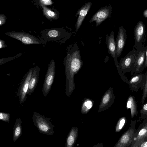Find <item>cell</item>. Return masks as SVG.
Instances as JSON below:
<instances>
[{"instance_id": "6da1fadb", "label": "cell", "mask_w": 147, "mask_h": 147, "mask_svg": "<svg viewBox=\"0 0 147 147\" xmlns=\"http://www.w3.org/2000/svg\"><path fill=\"white\" fill-rule=\"evenodd\" d=\"M67 55L63 61L66 81L73 84L74 77L83 65L81 59L80 53L78 46L74 45L69 49L67 48Z\"/></svg>"}, {"instance_id": "7a4b0ae2", "label": "cell", "mask_w": 147, "mask_h": 147, "mask_svg": "<svg viewBox=\"0 0 147 147\" xmlns=\"http://www.w3.org/2000/svg\"><path fill=\"white\" fill-rule=\"evenodd\" d=\"M32 119L34 125L40 133L47 135H51L54 134V126L50 121V118L46 117L34 111L33 112Z\"/></svg>"}, {"instance_id": "3957f363", "label": "cell", "mask_w": 147, "mask_h": 147, "mask_svg": "<svg viewBox=\"0 0 147 147\" xmlns=\"http://www.w3.org/2000/svg\"><path fill=\"white\" fill-rule=\"evenodd\" d=\"M114 37V33L112 31L111 32L110 35H106V42L107 46L108 52L111 55L114 60L115 64L121 78L124 82L127 84L129 80L127 77L121 71L119 65V63L117 61V57L116 53V44Z\"/></svg>"}, {"instance_id": "277c9868", "label": "cell", "mask_w": 147, "mask_h": 147, "mask_svg": "<svg viewBox=\"0 0 147 147\" xmlns=\"http://www.w3.org/2000/svg\"><path fill=\"white\" fill-rule=\"evenodd\" d=\"M5 34L26 45L42 44L47 42L42 38H39L28 33L22 32L13 31L7 32Z\"/></svg>"}, {"instance_id": "5b68a950", "label": "cell", "mask_w": 147, "mask_h": 147, "mask_svg": "<svg viewBox=\"0 0 147 147\" xmlns=\"http://www.w3.org/2000/svg\"><path fill=\"white\" fill-rule=\"evenodd\" d=\"M41 36L46 42L60 40L68 36V33L63 28L44 30L41 32Z\"/></svg>"}, {"instance_id": "8992f818", "label": "cell", "mask_w": 147, "mask_h": 147, "mask_svg": "<svg viewBox=\"0 0 147 147\" xmlns=\"http://www.w3.org/2000/svg\"><path fill=\"white\" fill-rule=\"evenodd\" d=\"M135 43L134 49L139 50L144 49V45L146 36L145 26L144 22L139 20L134 29Z\"/></svg>"}, {"instance_id": "52a82bcc", "label": "cell", "mask_w": 147, "mask_h": 147, "mask_svg": "<svg viewBox=\"0 0 147 147\" xmlns=\"http://www.w3.org/2000/svg\"><path fill=\"white\" fill-rule=\"evenodd\" d=\"M55 63L53 59L48 64L42 86V92L45 97L47 95L51 89L55 76Z\"/></svg>"}, {"instance_id": "ba28073f", "label": "cell", "mask_w": 147, "mask_h": 147, "mask_svg": "<svg viewBox=\"0 0 147 147\" xmlns=\"http://www.w3.org/2000/svg\"><path fill=\"white\" fill-rule=\"evenodd\" d=\"M138 51L133 49L119 61V65L122 73L130 72L132 70L135 63V56Z\"/></svg>"}, {"instance_id": "9c48e42d", "label": "cell", "mask_w": 147, "mask_h": 147, "mask_svg": "<svg viewBox=\"0 0 147 147\" xmlns=\"http://www.w3.org/2000/svg\"><path fill=\"white\" fill-rule=\"evenodd\" d=\"M33 69V67L30 68L24 76L16 96V97L18 96L20 104L25 102L27 99L26 95Z\"/></svg>"}, {"instance_id": "30bf717a", "label": "cell", "mask_w": 147, "mask_h": 147, "mask_svg": "<svg viewBox=\"0 0 147 147\" xmlns=\"http://www.w3.org/2000/svg\"><path fill=\"white\" fill-rule=\"evenodd\" d=\"M147 139V117L136 130L133 140L130 147H139L144 140Z\"/></svg>"}, {"instance_id": "8fae6325", "label": "cell", "mask_w": 147, "mask_h": 147, "mask_svg": "<svg viewBox=\"0 0 147 147\" xmlns=\"http://www.w3.org/2000/svg\"><path fill=\"white\" fill-rule=\"evenodd\" d=\"M136 123V120L131 121L129 127L121 137L117 146L123 147L130 146L136 130L135 128Z\"/></svg>"}, {"instance_id": "7c38bea8", "label": "cell", "mask_w": 147, "mask_h": 147, "mask_svg": "<svg viewBox=\"0 0 147 147\" xmlns=\"http://www.w3.org/2000/svg\"><path fill=\"white\" fill-rule=\"evenodd\" d=\"M111 11L112 6L111 5L102 7L93 16L89 22H95V26L97 27L107 18L111 16Z\"/></svg>"}, {"instance_id": "4fadbf2b", "label": "cell", "mask_w": 147, "mask_h": 147, "mask_svg": "<svg viewBox=\"0 0 147 147\" xmlns=\"http://www.w3.org/2000/svg\"><path fill=\"white\" fill-rule=\"evenodd\" d=\"M146 51L145 48L138 50L135 56L134 67L130 72L131 76L141 73L145 69Z\"/></svg>"}, {"instance_id": "5bb4252c", "label": "cell", "mask_w": 147, "mask_h": 147, "mask_svg": "<svg viewBox=\"0 0 147 147\" xmlns=\"http://www.w3.org/2000/svg\"><path fill=\"white\" fill-rule=\"evenodd\" d=\"M145 80V73H140L132 75L127 84L131 90L137 92L140 89L143 90Z\"/></svg>"}, {"instance_id": "9a60e30c", "label": "cell", "mask_w": 147, "mask_h": 147, "mask_svg": "<svg viewBox=\"0 0 147 147\" xmlns=\"http://www.w3.org/2000/svg\"><path fill=\"white\" fill-rule=\"evenodd\" d=\"M127 37L126 30L122 26L119 28L115 41L116 46V56L117 58L121 55L125 47Z\"/></svg>"}, {"instance_id": "2e32d148", "label": "cell", "mask_w": 147, "mask_h": 147, "mask_svg": "<svg viewBox=\"0 0 147 147\" xmlns=\"http://www.w3.org/2000/svg\"><path fill=\"white\" fill-rule=\"evenodd\" d=\"M92 5L91 2L85 3L77 11L75 17L79 15L75 26L76 31H77L81 26L84 18L90 10Z\"/></svg>"}, {"instance_id": "e0dca14e", "label": "cell", "mask_w": 147, "mask_h": 147, "mask_svg": "<svg viewBox=\"0 0 147 147\" xmlns=\"http://www.w3.org/2000/svg\"><path fill=\"white\" fill-rule=\"evenodd\" d=\"M40 71V68L36 66L33 67L32 73L31 77L27 92V94L31 95L34 91L38 83Z\"/></svg>"}, {"instance_id": "ac0fdd59", "label": "cell", "mask_w": 147, "mask_h": 147, "mask_svg": "<svg viewBox=\"0 0 147 147\" xmlns=\"http://www.w3.org/2000/svg\"><path fill=\"white\" fill-rule=\"evenodd\" d=\"M126 107L127 109H130L131 117H134L138 115L137 105L134 96L130 95L128 98Z\"/></svg>"}, {"instance_id": "d6986e66", "label": "cell", "mask_w": 147, "mask_h": 147, "mask_svg": "<svg viewBox=\"0 0 147 147\" xmlns=\"http://www.w3.org/2000/svg\"><path fill=\"white\" fill-rule=\"evenodd\" d=\"M22 123L21 119L20 118L17 119L13 127V140L14 142H16L22 135Z\"/></svg>"}, {"instance_id": "ffe728a7", "label": "cell", "mask_w": 147, "mask_h": 147, "mask_svg": "<svg viewBox=\"0 0 147 147\" xmlns=\"http://www.w3.org/2000/svg\"><path fill=\"white\" fill-rule=\"evenodd\" d=\"M41 5L43 9V13L44 15L48 19H57L59 16V14L53 11L50 9L45 7L43 5Z\"/></svg>"}, {"instance_id": "44dd1931", "label": "cell", "mask_w": 147, "mask_h": 147, "mask_svg": "<svg viewBox=\"0 0 147 147\" xmlns=\"http://www.w3.org/2000/svg\"><path fill=\"white\" fill-rule=\"evenodd\" d=\"M145 74L146 75V80L145 84L142 90V94L141 98L142 104L144 103L145 100L146 98L147 94V71Z\"/></svg>"}, {"instance_id": "7402d4cb", "label": "cell", "mask_w": 147, "mask_h": 147, "mask_svg": "<svg viewBox=\"0 0 147 147\" xmlns=\"http://www.w3.org/2000/svg\"><path fill=\"white\" fill-rule=\"evenodd\" d=\"M23 53H20L13 57L7 58H3L0 59V65L3 64L9 61H11L20 56Z\"/></svg>"}, {"instance_id": "603a6c76", "label": "cell", "mask_w": 147, "mask_h": 147, "mask_svg": "<svg viewBox=\"0 0 147 147\" xmlns=\"http://www.w3.org/2000/svg\"><path fill=\"white\" fill-rule=\"evenodd\" d=\"M140 117L142 119L147 117V102L144 103L140 110Z\"/></svg>"}, {"instance_id": "cb8c5ba5", "label": "cell", "mask_w": 147, "mask_h": 147, "mask_svg": "<svg viewBox=\"0 0 147 147\" xmlns=\"http://www.w3.org/2000/svg\"><path fill=\"white\" fill-rule=\"evenodd\" d=\"M0 120L9 123L10 120V114L8 113L3 112L0 113Z\"/></svg>"}, {"instance_id": "d4e9b609", "label": "cell", "mask_w": 147, "mask_h": 147, "mask_svg": "<svg viewBox=\"0 0 147 147\" xmlns=\"http://www.w3.org/2000/svg\"><path fill=\"white\" fill-rule=\"evenodd\" d=\"M126 119L125 117H123L120 119L117 127V131H119L123 128L126 123Z\"/></svg>"}, {"instance_id": "484cf974", "label": "cell", "mask_w": 147, "mask_h": 147, "mask_svg": "<svg viewBox=\"0 0 147 147\" xmlns=\"http://www.w3.org/2000/svg\"><path fill=\"white\" fill-rule=\"evenodd\" d=\"M41 4L45 5H49L53 4V2L51 0H39Z\"/></svg>"}, {"instance_id": "4316f807", "label": "cell", "mask_w": 147, "mask_h": 147, "mask_svg": "<svg viewBox=\"0 0 147 147\" xmlns=\"http://www.w3.org/2000/svg\"><path fill=\"white\" fill-rule=\"evenodd\" d=\"M74 142V139L72 136H69L67 139V142L69 145H71L73 144Z\"/></svg>"}, {"instance_id": "83f0119b", "label": "cell", "mask_w": 147, "mask_h": 147, "mask_svg": "<svg viewBox=\"0 0 147 147\" xmlns=\"http://www.w3.org/2000/svg\"><path fill=\"white\" fill-rule=\"evenodd\" d=\"M6 18L3 15L1 14L0 16V26H1L5 22Z\"/></svg>"}, {"instance_id": "f1b7e54d", "label": "cell", "mask_w": 147, "mask_h": 147, "mask_svg": "<svg viewBox=\"0 0 147 147\" xmlns=\"http://www.w3.org/2000/svg\"><path fill=\"white\" fill-rule=\"evenodd\" d=\"M110 98L109 95V94H106L104 97L103 100L102 102L104 104H106L109 100Z\"/></svg>"}, {"instance_id": "f546056e", "label": "cell", "mask_w": 147, "mask_h": 147, "mask_svg": "<svg viewBox=\"0 0 147 147\" xmlns=\"http://www.w3.org/2000/svg\"><path fill=\"white\" fill-rule=\"evenodd\" d=\"M85 105L88 109H90L92 106V103L90 101H88L85 103Z\"/></svg>"}, {"instance_id": "4dcf8cb0", "label": "cell", "mask_w": 147, "mask_h": 147, "mask_svg": "<svg viewBox=\"0 0 147 147\" xmlns=\"http://www.w3.org/2000/svg\"><path fill=\"white\" fill-rule=\"evenodd\" d=\"M7 46L5 44V41L3 40H0V49L4 48L7 47Z\"/></svg>"}, {"instance_id": "1f68e13d", "label": "cell", "mask_w": 147, "mask_h": 147, "mask_svg": "<svg viewBox=\"0 0 147 147\" xmlns=\"http://www.w3.org/2000/svg\"><path fill=\"white\" fill-rule=\"evenodd\" d=\"M139 147H147V139L143 142L140 145Z\"/></svg>"}, {"instance_id": "d6a6232c", "label": "cell", "mask_w": 147, "mask_h": 147, "mask_svg": "<svg viewBox=\"0 0 147 147\" xmlns=\"http://www.w3.org/2000/svg\"><path fill=\"white\" fill-rule=\"evenodd\" d=\"M146 51V59L145 61V69L147 68V45L144 47Z\"/></svg>"}, {"instance_id": "836d02e7", "label": "cell", "mask_w": 147, "mask_h": 147, "mask_svg": "<svg viewBox=\"0 0 147 147\" xmlns=\"http://www.w3.org/2000/svg\"><path fill=\"white\" fill-rule=\"evenodd\" d=\"M143 15L144 18H147V9L143 11Z\"/></svg>"}, {"instance_id": "e575fe53", "label": "cell", "mask_w": 147, "mask_h": 147, "mask_svg": "<svg viewBox=\"0 0 147 147\" xmlns=\"http://www.w3.org/2000/svg\"><path fill=\"white\" fill-rule=\"evenodd\" d=\"M146 98H147V96H146Z\"/></svg>"}, {"instance_id": "d590c367", "label": "cell", "mask_w": 147, "mask_h": 147, "mask_svg": "<svg viewBox=\"0 0 147 147\" xmlns=\"http://www.w3.org/2000/svg\"></svg>"}]
</instances>
